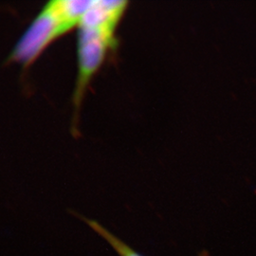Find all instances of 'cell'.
Listing matches in <instances>:
<instances>
[{
  "label": "cell",
  "mask_w": 256,
  "mask_h": 256,
  "mask_svg": "<svg viewBox=\"0 0 256 256\" xmlns=\"http://www.w3.org/2000/svg\"><path fill=\"white\" fill-rule=\"evenodd\" d=\"M126 5V1L93 0L77 28L78 74L74 93V124L77 122L88 86L114 45L116 28Z\"/></svg>",
  "instance_id": "1"
},
{
  "label": "cell",
  "mask_w": 256,
  "mask_h": 256,
  "mask_svg": "<svg viewBox=\"0 0 256 256\" xmlns=\"http://www.w3.org/2000/svg\"><path fill=\"white\" fill-rule=\"evenodd\" d=\"M92 0H52L41 9L19 38L7 62L28 68L55 40L78 28Z\"/></svg>",
  "instance_id": "2"
},
{
  "label": "cell",
  "mask_w": 256,
  "mask_h": 256,
  "mask_svg": "<svg viewBox=\"0 0 256 256\" xmlns=\"http://www.w3.org/2000/svg\"><path fill=\"white\" fill-rule=\"evenodd\" d=\"M81 220H84L90 229L95 232L100 238H102L106 242H108L116 254L119 256H144L142 254L138 252L133 248L130 247L124 241L115 236L113 232L104 228L101 223L96 220H90L88 218H84L82 216H77Z\"/></svg>",
  "instance_id": "3"
}]
</instances>
